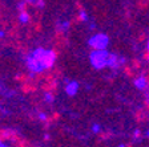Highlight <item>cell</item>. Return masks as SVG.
Returning <instances> with one entry per match:
<instances>
[{
	"instance_id": "cell-1",
	"label": "cell",
	"mask_w": 149,
	"mask_h": 147,
	"mask_svg": "<svg viewBox=\"0 0 149 147\" xmlns=\"http://www.w3.org/2000/svg\"><path fill=\"white\" fill-rule=\"evenodd\" d=\"M109 56L111 53L105 52V50H97V52H93L91 56V61H92L93 66L96 69H101V68L107 66L109 62Z\"/></svg>"
},
{
	"instance_id": "cell-2",
	"label": "cell",
	"mask_w": 149,
	"mask_h": 147,
	"mask_svg": "<svg viewBox=\"0 0 149 147\" xmlns=\"http://www.w3.org/2000/svg\"><path fill=\"white\" fill-rule=\"evenodd\" d=\"M107 45H108V37H107L105 35H96V36L92 37L89 41V46L93 52L104 50Z\"/></svg>"
},
{
	"instance_id": "cell-3",
	"label": "cell",
	"mask_w": 149,
	"mask_h": 147,
	"mask_svg": "<svg viewBox=\"0 0 149 147\" xmlns=\"http://www.w3.org/2000/svg\"><path fill=\"white\" fill-rule=\"evenodd\" d=\"M56 58H57V55H56L53 50H47L45 56H44V58H43V62H41L44 69H51V68L53 66V64H55Z\"/></svg>"
},
{
	"instance_id": "cell-4",
	"label": "cell",
	"mask_w": 149,
	"mask_h": 147,
	"mask_svg": "<svg viewBox=\"0 0 149 147\" xmlns=\"http://www.w3.org/2000/svg\"><path fill=\"white\" fill-rule=\"evenodd\" d=\"M57 81H43L40 85L41 90H43L44 93H53V94H56V92H57Z\"/></svg>"
},
{
	"instance_id": "cell-5",
	"label": "cell",
	"mask_w": 149,
	"mask_h": 147,
	"mask_svg": "<svg viewBox=\"0 0 149 147\" xmlns=\"http://www.w3.org/2000/svg\"><path fill=\"white\" fill-rule=\"evenodd\" d=\"M37 81L35 78H31V80L28 81L25 84H22V92L24 94H31V93H35L37 90Z\"/></svg>"
},
{
	"instance_id": "cell-6",
	"label": "cell",
	"mask_w": 149,
	"mask_h": 147,
	"mask_svg": "<svg viewBox=\"0 0 149 147\" xmlns=\"http://www.w3.org/2000/svg\"><path fill=\"white\" fill-rule=\"evenodd\" d=\"M27 64H28V68L31 69V72H35V73H39V72L44 70V69H43V65H41L40 62L37 61V60L33 57V56L28 58Z\"/></svg>"
},
{
	"instance_id": "cell-7",
	"label": "cell",
	"mask_w": 149,
	"mask_h": 147,
	"mask_svg": "<svg viewBox=\"0 0 149 147\" xmlns=\"http://www.w3.org/2000/svg\"><path fill=\"white\" fill-rule=\"evenodd\" d=\"M134 85H136V88L137 89H140V90H146L149 88L148 77L140 76V77H137V78H134Z\"/></svg>"
},
{
	"instance_id": "cell-8",
	"label": "cell",
	"mask_w": 149,
	"mask_h": 147,
	"mask_svg": "<svg viewBox=\"0 0 149 147\" xmlns=\"http://www.w3.org/2000/svg\"><path fill=\"white\" fill-rule=\"evenodd\" d=\"M12 144H13V147H35L33 144L31 143V142L28 141V139L23 138L22 135H20V137H19L16 141H13Z\"/></svg>"
},
{
	"instance_id": "cell-9",
	"label": "cell",
	"mask_w": 149,
	"mask_h": 147,
	"mask_svg": "<svg viewBox=\"0 0 149 147\" xmlns=\"http://www.w3.org/2000/svg\"><path fill=\"white\" fill-rule=\"evenodd\" d=\"M60 113H57V111H55V113H52L49 117H47L45 118V121H44V123H45V126H49L51 123H55V122H57V121L60 119Z\"/></svg>"
},
{
	"instance_id": "cell-10",
	"label": "cell",
	"mask_w": 149,
	"mask_h": 147,
	"mask_svg": "<svg viewBox=\"0 0 149 147\" xmlns=\"http://www.w3.org/2000/svg\"><path fill=\"white\" fill-rule=\"evenodd\" d=\"M87 19V16H85V13L84 12H79L77 15L74 16L73 19H72V21L69 23V27H73L74 24H79V23H83L84 20Z\"/></svg>"
},
{
	"instance_id": "cell-11",
	"label": "cell",
	"mask_w": 149,
	"mask_h": 147,
	"mask_svg": "<svg viewBox=\"0 0 149 147\" xmlns=\"http://www.w3.org/2000/svg\"><path fill=\"white\" fill-rule=\"evenodd\" d=\"M31 78H32V77L29 76V74H25V73H20V74H17V76H15V81H16V82H20V84L28 82Z\"/></svg>"
},
{
	"instance_id": "cell-12",
	"label": "cell",
	"mask_w": 149,
	"mask_h": 147,
	"mask_svg": "<svg viewBox=\"0 0 149 147\" xmlns=\"http://www.w3.org/2000/svg\"><path fill=\"white\" fill-rule=\"evenodd\" d=\"M65 92L68 93L69 95H73L74 93L77 92V84L76 82H71L67 85V88H65Z\"/></svg>"
},
{
	"instance_id": "cell-13",
	"label": "cell",
	"mask_w": 149,
	"mask_h": 147,
	"mask_svg": "<svg viewBox=\"0 0 149 147\" xmlns=\"http://www.w3.org/2000/svg\"><path fill=\"white\" fill-rule=\"evenodd\" d=\"M19 19H20V21L22 23H28L29 20H31V15H29L28 12H20Z\"/></svg>"
},
{
	"instance_id": "cell-14",
	"label": "cell",
	"mask_w": 149,
	"mask_h": 147,
	"mask_svg": "<svg viewBox=\"0 0 149 147\" xmlns=\"http://www.w3.org/2000/svg\"><path fill=\"white\" fill-rule=\"evenodd\" d=\"M74 8H76L77 12H84V6L80 3V1H76V3H74Z\"/></svg>"
},
{
	"instance_id": "cell-15",
	"label": "cell",
	"mask_w": 149,
	"mask_h": 147,
	"mask_svg": "<svg viewBox=\"0 0 149 147\" xmlns=\"http://www.w3.org/2000/svg\"><path fill=\"white\" fill-rule=\"evenodd\" d=\"M41 28H43V27H41V21H36V23L33 24V29H35V32H40V31H41Z\"/></svg>"
},
{
	"instance_id": "cell-16",
	"label": "cell",
	"mask_w": 149,
	"mask_h": 147,
	"mask_svg": "<svg viewBox=\"0 0 149 147\" xmlns=\"http://www.w3.org/2000/svg\"><path fill=\"white\" fill-rule=\"evenodd\" d=\"M144 57H145L146 60H148V61H149V50H146V53H145V56H144Z\"/></svg>"
},
{
	"instance_id": "cell-17",
	"label": "cell",
	"mask_w": 149,
	"mask_h": 147,
	"mask_svg": "<svg viewBox=\"0 0 149 147\" xmlns=\"http://www.w3.org/2000/svg\"><path fill=\"white\" fill-rule=\"evenodd\" d=\"M134 137H136V138H137V137H140V131H139V130H137V131H134Z\"/></svg>"
},
{
	"instance_id": "cell-18",
	"label": "cell",
	"mask_w": 149,
	"mask_h": 147,
	"mask_svg": "<svg viewBox=\"0 0 149 147\" xmlns=\"http://www.w3.org/2000/svg\"><path fill=\"white\" fill-rule=\"evenodd\" d=\"M0 147H1V141H0Z\"/></svg>"
}]
</instances>
